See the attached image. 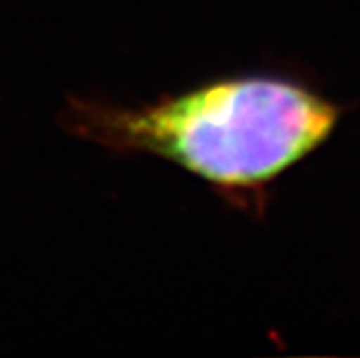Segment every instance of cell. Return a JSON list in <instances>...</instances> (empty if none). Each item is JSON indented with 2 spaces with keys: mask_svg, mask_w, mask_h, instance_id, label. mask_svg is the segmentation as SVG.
<instances>
[{
  "mask_svg": "<svg viewBox=\"0 0 360 358\" xmlns=\"http://www.w3.org/2000/svg\"><path fill=\"white\" fill-rule=\"evenodd\" d=\"M345 106L311 82L276 72L205 80L139 110L102 117L110 143L160 155L252 218L272 186L335 134Z\"/></svg>",
  "mask_w": 360,
  "mask_h": 358,
  "instance_id": "6da1fadb",
  "label": "cell"
}]
</instances>
